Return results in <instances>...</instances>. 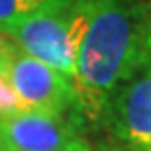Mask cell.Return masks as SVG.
<instances>
[{"instance_id":"1","label":"cell","mask_w":151,"mask_h":151,"mask_svg":"<svg viewBox=\"0 0 151 151\" xmlns=\"http://www.w3.org/2000/svg\"><path fill=\"white\" fill-rule=\"evenodd\" d=\"M151 63L149 14L143 0H94L77 55L73 84L86 126L100 129L112 92Z\"/></svg>"},{"instance_id":"2","label":"cell","mask_w":151,"mask_h":151,"mask_svg":"<svg viewBox=\"0 0 151 151\" xmlns=\"http://www.w3.org/2000/svg\"><path fill=\"white\" fill-rule=\"evenodd\" d=\"M94 0H45L34 14L2 28L26 55L35 57L73 81L77 55Z\"/></svg>"},{"instance_id":"3","label":"cell","mask_w":151,"mask_h":151,"mask_svg":"<svg viewBox=\"0 0 151 151\" xmlns=\"http://www.w3.org/2000/svg\"><path fill=\"white\" fill-rule=\"evenodd\" d=\"M100 129L132 149L151 151V63L112 92Z\"/></svg>"},{"instance_id":"4","label":"cell","mask_w":151,"mask_h":151,"mask_svg":"<svg viewBox=\"0 0 151 151\" xmlns=\"http://www.w3.org/2000/svg\"><path fill=\"white\" fill-rule=\"evenodd\" d=\"M6 77L24 110L49 114L81 112L73 81L43 61L26 55L24 51H20L12 61Z\"/></svg>"},{"instance_id":"5","label":"cell","mask_w":151,"mask_h":151,"mask_svg":"<svg viewBox=\"0 0 151 151\" xmlns=\"http://www.w3.org/2000/svg\"><path fill=\"white\" fill-rule=\"evenodd\" d=\"M14 151H55L84 137L88 129L81 112L49 114L24 110L0 120Z\"/></svg>"},{"instance_id":"6","label":"cell","mask_w":151,"mask_h":151,"mask_svg":"<svg viewBox=\"0 0 151 151\" xmlns=\"http://www.w3.org/2000/svg\"><path fill=\"white\" fill-rule=\"evenodd\" d=\"M45 0H0V32L34 14Z\"/></svg>"},{"instance_id":"7","label":"cell","mask_w":151,"mask_h":151,"mask_svg":"<svg viewBox=\"0 0 151 151\" xmlns=\"http://www.w3.org/2000/svg\"><path fill=\"white\" fill-rule=\"evenodd\" d=\"M18 112H24L22 102L16 96L8 77H0V120L10 118Z\"/></svg>"},{"instance_id":"8","label":"cell","mask_w":151,"mask_h":151,"mask_svg":"<svg viewBox=\"0 0 151 151\" xmlns=\"http://www.w3.org/2000/svg\"><path fill=\"white\" fill-rule=\"evenodd\" d=\"M18 53H20V47L14 41H10L8 37L0 35V77H6L8 75L10 65L16 59Z\"/></svg>"},{"instance_id":"9","label":"cell","mask_w":151,"mask_h":151,"mask_svg":"<svg viewBox=\"0 0 151 151\" xmlns=\"http://www.w3.org/2000/svg\"><path fill=\"white\" fill-rule=\"evenodd\" d=\"M92 151H137V149H132V147L124 145V143H118V141L106 137L102 141H96L92 145Z\"/></svg>"},{"instance_id":"10","label":"cell","mask_w":151,"mask_h":151,"mask_svg":"<svg viewBox=\"0 0 151 151\" xmlns=\"http://www.w3.org/2000/svg\"><path fill=\"white\" fill-rule=\"evenodd\" d=\"M55 151H92V145L88 143V139L81 137V139L73 141V143H69V145L61 147V149H55Z\"/></svg>"},{"instance_id":"11","label":"cell","mask_w":151,"mask_h":151,"mask_svg":"<svg viewBox=\"0 0 151 151\" xmlns=\"http://www.w3.org/2000/svg\"><path fill=\"white\" fill-rule=\"evenodd\" d=\"M0 151H14L10 141H8V135H6L4 128H2V124H0Z\"/></svg>"},{"instance_id":"12","label":"cell","mask_w":151,"mask_h":151,"mask_svg":"<svg viewBox=\"0 0 151 151\" xmlns=\"http://www.w3.org/2000/svg\"><path fill=\"white\" fill-rule=\"evenodd\" d=\"M147 14H149V47H151V0L147 4Z\"/></svg>"}]
</instances>
